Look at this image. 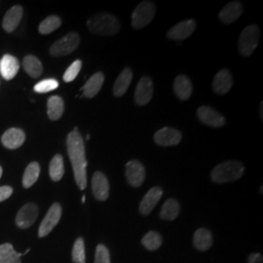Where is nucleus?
<instances>
[{
  "label": "nucleus",
  "instance_id": "1",
  "mask_svg": "<svg viewBox=\"0 0 263 263\" xmlns=\"http://www.w3.org/2000/svg\"><path fill=\"white\" fill-rule=\"evenodd\" d=\"M66 146L71 162L77 186L83 190L87 186V160L85 155L83 138L76 128L70 132L66 139Z\"/></svg>",
  "mask_w": 263,
  "mask_h": 263
},
{
  "label": "nucleus",
  "instance_id": "2",
  "mask_svg": "<svg viewBox=\"0 0 263 263\" xmlns=\"http://www.w3.org/2000/svg\"><path fill=\"white\" fill-rule=\"evenodd\" d=\"M87 27L96 35L113 36L120 31V22L115 16L107 13L96 14L88 20Z\"/></svg>",
  "mask_w": 263,
  "mask_h": 263
},
{
  "label": "nucleus",
  "instance_id": "3",
  "mask_svg": "<svg viewBox=\"0 0 263 263\" xmlns=\"http://www.w3.org/2000/svg\"><path fill=\"white\" fill-rule=\"evenodd\" d=\"M244 165L239 161H226L217 165L211 173V179L216 183H226L241 179L244 175Z\"/></svg>",
  "mask_w": 263,
  "mask_h": 263
},
{
  "label": "nucleus",
  "instance_id": "4",
  "mask_svg": "<svg viewBox=\"0 0 263 263\" xmlns=\"http://www.w3.org/2000/svg\"><path fill=\"white\" fill-rule=\"evenodd\" d=\"M259 28L255 25L248 26L241 32L238 40V49L242 56L250 57L259 43Z\"/></svg>",
  "mask_w": 263,
  "mask_h": 263
},
{
  "label": "nucleus",
  "instance_id": "5",
  "mask_svg": "<svg viewBox=\"0 0 263 263\" xmlns=\"http://www.w3.org/2000/svg\"><path fill=\"white\" fill-rule=\"evenodd\" d=\"M156 8L153 2L143 1L140 3L132 14V27L141 29L149 25L155 16Z\"/></svg>",
  "mask_w": 263,
  "mask_h": 263
},
{
  "label": "nucleus",
  "instance_id": "6",
  "mask_svg": "<svg viewBox=\"0 0 263 263\" xmlns=\"http://www.w3.org/2000/svg\"><path fill=\"white\" fill-rule=\"evenodd\" d=\"M80 43V36L76 32H70L56 41L51 48L50 54L54 57L66 56L76 51Z\"/></svg>",
  "mask_w": 263,
  "mask_h": 263
},
{
  "label": "nucleus",
  "instance_id": "7",
  "mask_svg": "<svg viewBox=\"0 0 263 263\" xmlns=\"http://www.w3.org/2000/svg\"><path fill=\"white\" fill-rule=\"evenodd\" d=\"M62 213H63V209L59 203H54L51 206V208L48 211L47 214H46V216L44 217V219L42 220L41 224L39 226L38 236L40 238H43V237L50 234V232L59 223V221L61 219V216H62Z\"/></svg>",
  "mask_w": 263,
  "mask_h": 263
},
{
  "label": "nucleus",
  "instance_id": "8",
  "mask_svg": "<svg viewBox=\"0 0 263 263\" xmlns=\"http://www.w3.org/2000/svg\"><path fill=\"white\" fill-rule=\"evenodd\" d=\"M197 116L201 122L210 127L220 128L226 124L223 115L207 105H202L198 108Z\"/></svg>",
  "mask_w": 263,
  "mask_h": 263
},
{
  "label": "nucleus",
  "instance_id": "9",
  "mask_svg": "<svg viewBox=\"0 0 263 263\" xmlns=\"http://www.w3.org/2000/svg\"><path fill=\"white\" fill-rule=\"evenodd\" d=\"M126 179L133 187H140L145 179V169L138 160H131L126 164Z\"/></svg>",
  "mask_w": 263,
  "mask_h": 263
},
{
  "label": "nucleus",
  "instance_id": "10",
  "mask_svg": "<svg viewBox=\"0 0 263 263\" xmlns=\"http://www.w3.org/2000/svg\"><path fill=\"white\" fill-rule=\"evenodd\" d=\"M196 28V22L193 19L185 20L174 26L167 32V37L171 40L181 41L189 37Z\"/></svg>",
  "mask_w": 263,
  "mask_h": 263
},
{
  "label": "nucleus",
  "instance_id": "11",
  "mask_svg": "<svg viewBox=\"0 0 263 263\" xmlns=\"http://www.w3.org/2000/svg\"><path fill=\"white\" fill-rule=\"evenodd\" d=\"M182 139L180 132L174 128L165 127L156 132L154 135V141L160 146H174L179 144Z\"/></svg>",
  "mask_w": 263,
  "mask_h": 263
},
{
  "label": "nucleus",
  "instance_id": "12",
  "mask_svg": "<svg viewBox=\"0 0 263 263\" xmlns=\"http://www.w3.org/2000/svg\"><path fill=\"white\" fill-rule=\"evenodd\" d=\"M153 97V82L151 77L143 76L137 85L135 101L138 105H146Z\"/></svg>",
  "mask_w": 263,
  "mask_h": 263
},
{
  "label": "nucleus",
  "instance_id": "13",
  "mask_svg": "<svg viewBox=\"0 0 263 263\" xmlns=\"http://www.w3.org/2000/svg\"><path fill=\"white\" fill-rule=\"evenodd\" d=\"M38 216V207L33 203L26 204L16 216V224L22 229H26L34 223Z\"/></svg>",
  "mask_w": 263,
  "mask_h": 263
},
{
  "label": "nucleus",
  "instance_id": "14",
  "mask_svg": "<svg viewBox=\"0 0 263 263\" xmlns=\"http://www.w3.org/2000/svg\"><path fill=\"white\" fill-rule=\"evenodd\" d=\"M92 191L98 201H105L109 196V182L102 172H96L92 178Z\"/></svg>",
  "mask_w": 263,
  "mask_h": 263
},
{
  "label": "nucleus",
  "instance_id": "15",
  "mask_svg": "<svg viewBox=\"0 0 263 263\" xmlns=\"http://www.w3.org/2000/svg\"><path fill=\"white\" fill-rule=\"evenodd\" d=\"M163 195L162 188L155 186L151 188V190L144 195L140 204V212L142 216L149 215L153 209L156 207L160 199Z\"/></svg>",
  "mask_w": 263,
  "mask_h": 263
},
{
  "label": "nucleus",
  "instance_id": "16",
  "mask_svg": "<svg viewBox=\"0 0 263 263\" xmlns=\"http://www.w3.org/2000/svg\"><path fill=\"white\" fill-rule=\"evenodd\" d=\"M26 141V134L18 128H11L1 137L2 144L9 149H17Z\"/></svg>",
  "mask_w": 263,
  "mask_h": 263
},
{
  "label": "nucleus",
  "instance_id": "17",
  "mask_svg": "<svg viewBox=\"0 0 263 263\" xmlns=\"http://www.w3.org/2000/svg\"><path fill=\"white\" fill-rule=\"evenodd\" d=\"M233 85V78L227 69H221L216 73L213 81V90L218 95H224L230 91Z\"/></svg>",
  "mask_w": 263,
  "mask_h": 263
},
{
  "label": "nucleus",
  "instance_id": "18",
  "mask_svg": "<svg viewBox=\"0 0 263 263\" xmlns=\"http://www.w3.org/2000/svg\"><path fill=\"white\" fill-rule=\"evenodd\" d=\"M243 13V5L239 1H232L227 3L220 11L218 17L223 24H232L240 18Z\"/></svg>",
  "mask_w": 263,
  "mask_h": 263
},
{
  "label": "nucleus",
  "instance_id": "19",
  "mask_svg": "<svg viewBox=\"0 0 263 263\" xmlns=\"http://www.w3.org/2000/svg\"><path fill=\"white\" fill-rule=\"evenodd\" d=\"M20 69L19 61L17 58L5 55L0 61V73L6 80H11L17 76Z\"/></svg>",
  "mask_w": 263,
  "mask_h": 263
},
{
  "label": "nucleus",
  "instance_id": "20",
  "mask_svg": "<svg viewBox=\"0 0 263 263\" xmlns=\"http://www.w3.org/2000/svg\"><path fill=\"white\" fill-rule=\"evenodd\" d=\"M23 13L24 10L20 5L13 6L11 9L7 11L2 22V27L5 29V31L12 32L18 28L21 20L23 18Z\"/></svg>",
  "mask_w": 263,
  "mask_h": 263
},
{
  "label": "nucleus",
  "instance_id": "21",
  "mask_svg": "<svg viewBox=\"0 0 263 263\" xmlns=\"http://www.w3.org/2000/svg\"><path fill=\"white\" fill-rule=\"evenodd\" d=\"M192 83L187 76L180 74L177 76L174 82L175 94L180 101H186L192 94Z\"/></svg>",
  "mask_w": 263,
  "mask_h": 263
},
{
  "label": "nucleus",
  "instance_id": "22",
  "mask_svg": "<svg viewBox=\"0 0 263 263\" xmlns=\"http://www.w3.org/2000/svg\"><path fill=\"white\" fill-rule=\"evenodd\" d=\"M133 80V71L130 67H125L122 72L117 77L113 86V95L116 98H120L126 93Z\"/></svg>",
  "mask_w": 263,
  "mask_h": 263
},
{
  "label": "nucleus",
  "instance_id": "23",
  "mask_svg": "<svg viewBox=\"0 0 263 263\" xmlns=\"http://www.w3.org/2000/svg\"><path fill=\"white\" fill-rule=\"evenodd\" d=\"M104 82V74L103 72H97L91 76L89 80L85 83L82 91L83 95L88 99L94 98L100 92Z\"/></svg>",
  "mask_w": 263,
  "mask_h": 263
},
{
  "label": "nucleus",
  "instance_id": "24",
  "mask_svg": "<svg viewBox=\"0 0 263 263\" xmlns=\"http://www.w3.org/2000/svg\"><path fill=\"white\" fill-rule=\"evenodd\" d=\"M193 244L198 251H208L213 245V234L207 228H200L195 231Z\"/></svg>",
  "mask_w": 263,
  "mask_h": 263
},
{
  "label": "nucleus",
  "instance_id": "25",
  "mask_svg": "<svg viewBox=\"0 0 263 263\" xmlns=\"http://www.w3.org/2000/svg\"><path fill=\"white\" fill-rule=\"evenodd\" d=\"M65 111V103L64 100L59 96L50 97L47 102L48 117L52 121L59 120Z\"/></svg>",
  "mask_w": 263,
  "mask_h": 263
},
{
  "label": "nucleus",
  "instance_id": "26",
  "mask_svg": "<svg viewBox=\"0 0 263 263\" xmlns=\"http://www.w3.org/2000/svg\"><path fill=\"white\" fill-rule=\"evenodd\" d=\"M180 212V205L176 199H169L167 200L160 211V217L164 220H174L179 215Z\"/></svg>",
  "mask_w": 263,
  "mask_h": 263
},
{
  "label": "nucleus",
  "instance_id": "27",
  "mask_svg": "<svg viewBox=\"0 0 263 263\" xmlns=\"http://www.w3.org/2000/svg\"><path fill=\"white\" fill-rule=\"evenodd\" d=\"M24 69L32 78H38L43 72V66L35 56L28 55L23 61Z\"/></svg>",
  "mask_w": 263,
  "mask_h": 263
},
{
  "label": "nucleus",
  "instance_id": "28",
  "mask_svg": "<svg viewBox=\"0 0 263 263\" xmlns=\"http://www.w3.org/2000/svg\"><path fill=\"white\" fill-rule=\"evenodd\" d=\"M65 174L64 158L61 154H56L50 162L49 175L53 181H59L63 179Z\"/></svg>",
  "mask_w": 263,
  "mask_h": 263
},
{
  "label": "nucleus",
  "instance_id": "29",
  "mask_svg": "<svg viewBox=\"0 0 263 263\" xmlns=\"http://www.w3.org/2000/svg\"><path fill=\"white\" fill-rule=\"evenodd\" d=\"M11 244L0 245V263H21V256Z\"/></svg>",
  "mask_w": 263,
  "mask_h": 263
},
{
  "label": "nucleus",
  "instance_id": "30",
  "mask_svg": "<svg viewBox=\"0 0 263 263\" xmlns=\"http://www.w3.org/2000/svg\"><path fill=\"white\" fill-rule=\"evenodd\" d=\"M40 175V166L37 162H31L25 171L23 177V185L25 188L31 187L37 180Z\"/></svg>",
  "mask_w": 263,
  "mask_h": 263
},
{
  "label": "nucleus",
  "instance_id": "31",
  "mask_svg": "<svg viewBox=\"0 0 263 263\" xmlns=\"http://www.w3.org/2000/svg\"><path fill=\"white\" fill-rule=\"evenodd\" d=\"M62 25V20L58 16H49L46 19L43 20L39 25L38 31L41 34H50L53 31L60 28Z\"/></svg>",
  "mask_w": 263,
  "mask_h": 263
},
{
  "label": "nucleus",
  "instance_id": "32",
  "mask_svg": "<svg viewBox=\"0 0 263 263\" xmlns=\"http://www.w3.org/2000/svg\"><path fill=\"white\" fill-rule=\"evenodd\" d=\"M141 243L148 251H155L158 250L162 245V237L158 232L149 231L143 236V238L141 239Z\"/></svg>",
  "mask_w": 263,
  "mask_h": 263
},
{
  "label": "nucleus",
  "instance_id": "33",
  "mask_svg": "<svg viewBox=\"0 0 263 263\" xmlns=\"http://www.w3.org/2000/svg\"><path fill=\"white\" fill-rule=\"evenodd\" d=\"M72 260L74 263H86L84 240L82 238L76 239L72 249Z\"/></svg>",
  "mask_w": 263,
  "mask_h": 263
},
{
  "label": "nucleus",
  "instance_id": "34",
  "mask_svg": "<svg viewBox=\"0 0 263 263\" xmlns=\"http://www.w3.org/2000/svg\"><path fill=\"white\" fill-rule=\"evenodd\" d=\"M58 87H59V82L57 81L56 79L51 78V79H45V80L38 82L37 84L34 86L33 89L36 93L45 94V93L51 92L53 90H56Z\"/></svg>",
  "mask_w": 263,
  "mask_h": 263
},
{
  "label": "nucleus",
  "instance_id": "35",
  "mask_svg": "<svg viewBox=\"0 0 263 263\" xmlns=\"http://www.w3.org/2000/svg\"><path fill=\"white\" fill-rule=\"evenodd\" d=\"M81 66H82V62L80 60H76V62H73L66 69L64 74V81L67 83L73 81L76 76H78V73L80 72Z\"/></svg>",
  "mask_w": 263,
  "mask_h": 263
},
{
  "label": "nucleus",
  "instance_id": "36",
  "mask_svg": "<svg viewBox=\"0 0 263 263\" xmlns=\"http://www.w3.org/2000/svg\"><path fill=\"white\" fill-rule=\"evenodd\" d=\"M95 263H110L109 251L104 245H98L95 254Z\"/></svg>",
  "mask_w": 263,
  "mask_h": 263
},
{
  "label": "nucleus",
  "instance_id": "37",
  "mask_svg": "<svg viewBox=\"0 0 263 263\" xmlns=\"http://www.w3.org/2000/svg\"><path fill=\"white\" fill-rule=\"evenodd\" d=\"M12 193H13V188L7 186V185L1 186L0 187V202L7 200L12 195Z\"/></svg>",
  "mask_w": 263,
  "mask_h": 263
},
{
  "label": "nucleus",
  "instance_id": "38",
  "mask_svg": "<svg viewBox=\"0 0 263 263\" xmlns=\"http://www.w3.org/2000/svg\"><path fill=\"white\" fill-rule=\"evenodd\" d=\"M248 263H263V257L261 254L254 253L249 255Z\"/></svg>",
  "mask_w": 263,
  "mask_h": 263
},
{
  "label": "nucleus",
  "instance_id": "39",
  "mask_svg": "<svg viewBox=\"0 0 263 263\" xmlns=\"http://www.w3.org/2000/svg\"><path fill=\"white\" fill-rule=\"evenodd\" d=\"M260 118L263 119V103L261 102L260 104Z\"/></svg>",
  "mask_w": 263,
  "mask_h": 263
},
{
  "label": "nucleus",
  "instance_id": "40",
  "mask_svg": "<svg viewBox=\"0 0 263 263\" xmlns=\"http://www.w3.org/2000/svg\"><path fill=\"white\" fill-rule=\"evenodd\" d=\"M1 177H2V167L0 166V179H1Z\"/></svg>",
  "mask_w": 263,
  "mask_h": 263
},
{
  "label": "nucleus",
  "instance_id": "41",
  "mask_svg": "<svg viewBox=\"0 0 263 263\" xmlns=\"http://www.w3.org/2000/svg\"><path fill=\"white\" fill-rule=\"evenodd\" d=\"M82 203H85V195L82 196Z\"/></svg>",
  "mask_w": 263,
  "mask_h": 263
}]
</instances>
